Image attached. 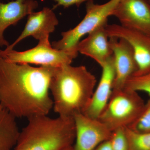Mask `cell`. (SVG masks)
Wrapping results in <instances>:
<instances>
[{
  "mask_svg": "<svg viewBox=\"0 0 150 150\" xmlns=\"http://www.w3.org/2000/svg\"><path fill=\"white\" fill-rule=\"evenodd\" d=\"M56 69L13 63L0 55V105L16 118L48 115L53 107L50 86Z\"/></svg>",
  "mask_w": 150,
  "mask_h": 150,
  "instance_id": "6da1fadb",
  "label": "cell"
},
{
  "mask_svg": "<svg viewBox=\"0 0 150 150\" xmlns=\"http://www.w3.org/2000/svg\"><path fill=\"white\" fill-rule=\"evenodd\" d=\"M96 83L95 76L85 66L71 64L56 68L50 86L54 112L60 117L73 118L84 113Z\"/></svg>",
  "mask_w": 150,
  "mask_h": 150,
  "instance_id": "7a4b0ae2",
  "label": "cell"
},
{
  "mask_svg": "<svg viewBox=\"0 0 150 150\" xmlns=\"http://www.w3.org/2000/svg\"><path fill=\"white\" fill-rule=\"evenodd\" d=\"M74 118L37 115L28 119L14 150H64L74 144Z\"/></svg>",
  "mask_w": 150,
  "mask_h": 150,
  "instance_id": "3957f363",
  "label": "cell"
},
{
  "mask_svg": "<svg viewBox=\"0 0 150 150\" xmlns=\"http://www.w3.org/2000/svg\"><path fill=\"white\" fill-rule=\"evenodd\" d=\"M145 103L137 92L113 90L110 99L98 119L111 131L129 127L141 114Z\"/></svg>",
  "mask_w": 150,
  "mask_h": 150,
  "instance_id": "277c9868",
  "label": "cell"
},
{
  "mask_svg": "<svg viewBox=\"0 0 150 150\" xmlns=\"http://www.w3.org/2000/svg\"><path fill=\"white\" fill-rule=\"evenodd\" d=\"M119 1L110 0L103 4H95L93 1L86 2V14L83 19L73 29L62 33V38L53 42L52 47L78 55L77 46L82 38L107 24L108 17L112 16Z\"/></svg>",
  "mask_w": 150,
  "mask_h": 150,
  "instance_id": "5b68a950",
  "label": "cell"
},
{
  "mask_svg": "<svg viewBox=\"0 0 150 150\" xmlns=\"http://www.w3.org/2000/svg\"><path fill=\"white\" fill-rule=\"evenodd\" d=\"M0 55L9 62L16 64L56 68L71 64L77 56L72 53L55 49L50 44L49 38L40 40L35 47L25 51L0 50Z\"/></svg>",
  "mask_w": 150,
  "mask_h": 150,
  "instance_id": "8992f818",
  "label": "cell"
},
{
  "mask_svg": "<svg viewBox=\"0 0 150 150\" xmlns=\"http://www.w3.org/2000/svg\"><path fill=\"white\" fill-rule=\"evenodd\" d=\"M106 30L109 38H123L133 48L137 67V72L133 76H141L150 72V35L115 24H108Z\"/></svg>",
  "mask_w": 150,
  "mask_h": 150,
  "instance_id": "52a82bcc",
  "label": "cell"
},
{
  "mask_svg": "<svg viewBox=\"0 0 150 150\" xmlns=\"http://www.w3.org/2000/svg\"><path fill=\"white\" fill-rule=\"evenodd\" d=\"M74 121L76 130L74 150H94L111 137L112 131L98 119L81 113L75 115Z\"/></svg>",
  "mask_w": 150,
  "mask_h": 150,
  "instance_id": "ba28073f",
  "label": "cell"
},
{
  "mask_svg": "<svg viewBox=\"0 0 150 150\" xmlns=\"http://www.w3.org/2000/svg\"><path fill=\"white\" fill-rule=\"evenodd\" d=\"M121 25L150 35L149 0H120L112 13Z\"/></svg>",
  "mask_w": 150,
  "mask_h": 150,
  "instance_id": "9c48e42d",
  "label": "cell"
},
{
  "mask_svg": "<svg viewBox=\"0 0 150 150\" xmlns=\"http://www.w3.org/2000/svg\"><path fill=\"white\" fill-rule=\"evenodd\" d=\"M114 58L115 78L113 90L124 88L126 81L137 72V67L133 48L125 39L109 38Z\"/></svg>",
  "mask_w": 150,
  "mask_h": 150,
  "instance_id": "30bf717a",
  "label": "cell"
},
{
  "mask_svg": "<svg viewBox=\"0 0 150 150\" xmlns=\"http://www.w3.org/2000/svg\"><path fill=\"white\" fill-rule=\"evenodd\" d=\"M59 21L52 9L43 8L39 11L33 12L28 15L27 23L21 35L4 50H13L21 40L31 36L39 41L49 38V35L55 30Z\"/></svg>",
  "mask_w": 150,
  "mask_h": 150,
  "instance_id": "8fae6325",
  "label": "cell"
},
{
  "mask_svg": "<svg viewBox=\"0 0 150 150\" xmlns=\"http://www.w3.org/2000/svg\"><path fill=\"white\" fill-rule=\"evenodd\" d=\"M99 83L95 89L88 106L83 114L98 119L110 99L113 91L115 70L113 55L103 67Z\"/></svg>",
  "mask_w": 150,
  "mask_h": 150,
  "instance_id": "7c38bea8",
  "label": "cell"
},
{
  "mask_svg": "<svg viewBox=\"0 0 150 150\" xmlns=\"http://www.w3.org/2000/svg\"><path fill=\"white\" fill-rule=\"evenodd\" d=\"M107 24L101 25L89 33L77 46L79 53L91 58L101 67L113 55L106 32Z\"/></svg>",
  "mask_w": 150,
  "mask_h": 150,
  "instance_id": "4fadbf2b",
  "label": "cell"
},
{
  "mask_svg": "<svg viewBox=\"0 0 150 150\" xmlns=\"http://www.w3.org/2000/svg\"><path fill=\"white\" fill-rule=\"evenodd\" d=\"M38 6L36 0H15L7 3L0 1V47L10 45L4 37L6 30L11 25H15Z\"/></svg>",
  "mask_w": 150,
  "mask_h": 150,
  "instance_id": "5bb4252c",
  "label": "cell"
},
{
  "mask_svg": "<svg viewBox=\"0 0 150 150\" xmlns=\"http://www.w3.org/2000/svg\"><path fill=\"white\" fill-rule=\"evenodd\" d=\"M16 118L0 105V150H13L20 133Z\"/></svg>",
  "mask_w": 150,
  "mask_h": 150,
  "instance_id": "9a60e30c",
  "label": "cell"
},
{
  "mask_svg": "<svg viewBox=\"0 0 150 150\" xmlns=\"http://www.w3.org/2000/svg\"><path fill=\"white\" fill-rule=\"evenodd\" d=\"M129 150H150V132L138 133L125 128Z\"/></svg>",
  "mask_w": 150,
  "mask_h": 150,
  "instance_id": "2e32d148",
  "label": "cell"
},
{
  "mask_svg": "<svg viewBox=\"0 0 150 150\" xmlns=\"http://www.w3.org/2000/svg\"><path fill=\"white\" fill-rule=\"evenodd\" d=\"M124 88L136 92L146 93L150 96V72L139 76H133L125 84Z\"/></svg>",
  "mask_w": 150,
  "mask_h": 150,
  "instance_id": "e0dca14e",
  "label": "cell"
},
{
  "mask_svg": "<svg viewBox=\"0 0 150 150\" xmlns=\"http://www.w3.org/2000/svg\"><path fill=\"white\" fill-rule=\"evenodd\" d=\"M127 128L138 133L150 132V98L136 121Z\"/></svg>",
  "mask_w": 150,
  "mask_h": 150,
  "instance_id": "ac0fdd59",
  "label": "cell"
},
{
  "mask_svg": "<svg viewBox=\"0 0 150 150\" xmlns=\"http://www.w3.org/2000/svg\"><path fill=\"white\" fill-rule=\"evenodd\" d=\"M125 128H119L112 131L109 141L112 150H129Z\"/></svg>",
  "mask_w": 150,
  "mask_h": 150,
  "instance_id": "d6986e66",
  "label": "cell"
},
{
  "mask_svg": "<svg viewBox=\"0 0 150 150\" xmlns=\"http://www.w3.org/2000/svg\"><path fill=\"white\" fill-rule=\"evenodd\" d=\"M56 3L52 9L54 10L59 6H62L64 8H68L73 5L79 8L82 3L85 2L93 1V0H51Z\"/></svg>",
  "mask_w": 150,
  "mask_h": 150,
  "instance_id": "ffe728a7",
  "label": "cell"
},
{
  "mask_svg": "<svg viewBox=\"0 0 150 150\" xmlns=\"http://www.w3.org/2000/svg\"><path fill=\"white\" fill-rule=\"evenodd\" d=\"M94 150H112L109 139L100 144Z\"/></svg>",
  "mask_w": 150,
  "mask_h": 150,
  "instance_id": "44dd1931",
  "label": "cell"
},
{
  "mask_svg": "<svg viewBox=\"0 0 150 150\" xmlns=\"http://www.w3.org/2000/svg\"><path fill=\"white\" fill-rule=\"evenodd\" d=\"M64 150H74V147H73V146H70Z\"/></svg>",
  "mask_w": 150,
  "mask_h": 150,
  "instance_id": "7402d4cb",
  "label": "cell"
},
{
  "mask_svg": "<svg viewBox=\"0 0 150 150\" xmlns=\"http://www.w3.org/2000/svg\"><path fill=\"white\" fill-rule=\"evenodd\" d=\"M149 2L150 3V0H149Z\"/></svg>",
  "mask_w": 150,
  "mask_h": 150,
  "instance_id": "603a6c76",
  "label": "cell"
}]
</instances>
